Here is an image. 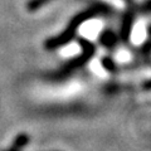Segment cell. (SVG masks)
<instances>
[{
  "instance_id": "cell-1",
  "label": "cell",
  "mask_w": 151,
  "mask_h": 151,
  "mask_svg": "<svg viewBox=\"0 0 151 151\" xmlns=\"http://www.w3.org/2000/svg\"><path fill=\"white\" fill-rule=\"evenodd\" d=\"M110 12H111V9L108 8L106 4H94V5L89 6L86 10L78 13L77 15H74L72 18V20L69 22L68 27L65 28V30L63 33H60V34H58L57 37L49 38V39L45 42L47 49H55L62 45H65L72 40V38L74 37L76 32H77V28L79 25H82L83 23H86L87 20H89V19H92L94 17L102 15V14H108Z\"/></svg>"
},
{
  "instance_id": "cell-2",
  "label": "cell",
  "mask_w": 151,
  "mask_h": 151,
  "mask_svg": "<svg viewBox=\"0 0 151 151\" xmlns=\"http://www.w3.org/2000/svg\"><path fill=\"white\" fill-rule=\"evenodd\" d=\"M134 19H135V14L134 10H127L124 17H122V22H121V30H120V35L125 42L129 40V38L131 35L132 32V25H134Z\"/></svg>"
},
{
  "instance_id": "cell-3",
  "label": "cell",
  "mask_w": 151,
  "mask_h": 151,
  "mask_svg": "<svg viewBox=\"0 0 151 151\" xmlns=\"http://www.w3.org/2000/svg\"><path fill=\"white\" fill-rule=\"evenodd\" d=\"M100 42L107 48H113L117 44V37L111 29H105L100 35Z\"/></svg>"
},
{
  "instance_id": "cell-4",
  "label": "cell",
  "mask_w": 151,
  "mask_h": 151,
  "mask_svg": "<svg viewBox=\"0 0 151 151\" xmlns=\"http://www.w3.org/2000/svg\"><path fill=\"white\" fill-rule=\"evenodd\" d=\"M50 1L52 0H29L27 4V9L28 12H37L39 8L47 5Z\"/></svg>"
},
{
  "instance_id": "cell-5",
  "label": "cell",
  "mask_w": 151,
  "mask_h": 151,
  "mask_svg": "<svg viewBox=\"0 0 151 151\" xmlns=\"http://www.w3.org/2000/svg\"><path fill=\"white\" fill-rule=\"evenodd\" d=\"M142 9L145 12H147V13H151V0H149V1H146L144 5H142Z\"/></svg>"
},
{
  "instance_id": "cell-6",
  "label": "cell",
  "mask_w": 151,
  "mask_h": 151,
  "mask_svg": "<svg viewBox=\"0 0 151 151\" xmlns=\"http://www.w3.org/2000/svg\"><path fill=\"white\" fill-rule=\"evenodd\" d=\"M147 86H149V87H151V82H149V83H147Z\"/></svg>"
}]
</instances>
